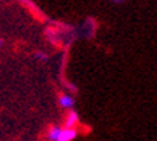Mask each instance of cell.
<instances>
[{"label":"cell","mask_w":157,"mask_h":141,"mask_svg":"<svg viewBox=\"0 0 157 141\" xmlns=\"http://www.w3.org/2000/svg\"><path fill=\"white\" fill-rule=\"evenodd\" d=\"M76 137V130L75 128H62L59 141H72Z\"/></svg>","instance_id":"cell-2"},{"label":"cell","mask_w":157,"mask_h":141,"mask_svg":"<svg viewBox=\"0 0 157 141\" xmlns=\"http://www.w3.org/2000/svg\"><path fill=\"white\" fill-rule=\"evenodd\" d=\"M61 132H62V128L61 127L53 125V127H51V130H49V132H48V138L51 141H59Z\"/></svg>","instance_id":"cell-4"},{"label":"cell","mask_w":157,"mask_h":141,"mask_svg":"<svg viewBox=\"0 0 157 141\" xmlns=\"http://www.w3.org/2000/svg\"><path fill=\"white\" fill-rule=\"evenodd\" d=\"M0 45H2V40H0Z\"/></svg>","instance_id":"cell-5"},{"label":"cell","mask_w":157,"mask_h":141,"mask_svg":"<svg viewBox=\"0 0 157 141\" xmlns=\"http://www.w3.org/2000/svg\"><path fill=\"white\" fill-rule=\"evenodd\" d=\"M78 121H79L78 114H76L74 109H71L67 115V120H65V128H75V125L78 124Z\"/></svg>","instance_id":"cell-1"},{"label":"cell","mask_w":157,"mask_h":141,"mask_svg":"<svg viewBox=\"0 0 157 141\" xmlns=\"http://www.w3.org/2000/svg\"><path fill=\"white\" fill-rule=\"evenodd\" d=\"M59 105H61L62 108L71 109L74 107V98H72L71 95H67V94L61 95L59 97Z\"/></svg>","instance_id":"cell-3"}]
</instances>
